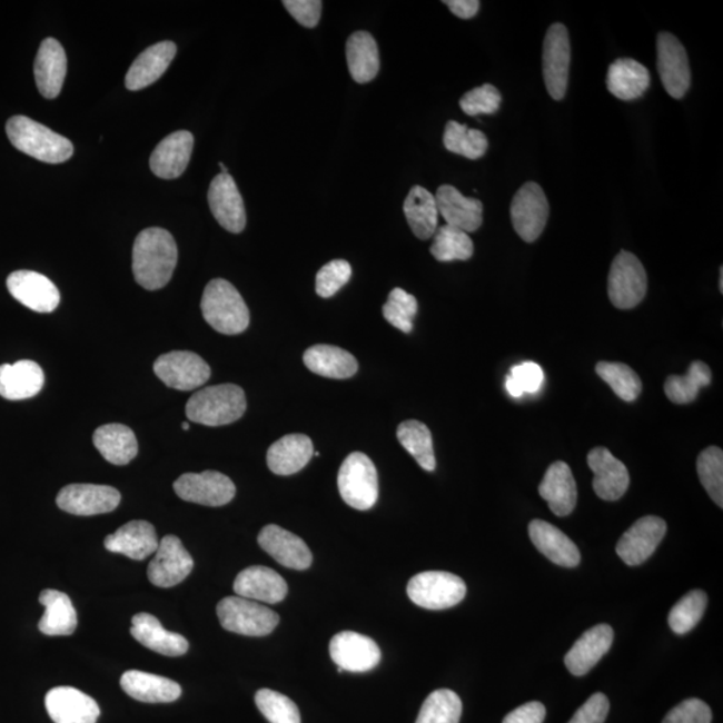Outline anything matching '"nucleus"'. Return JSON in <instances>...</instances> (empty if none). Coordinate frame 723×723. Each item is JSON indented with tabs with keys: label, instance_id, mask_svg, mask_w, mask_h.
<instances>
[{
	"label": "nucleus",
	"instance_id": "obj_1",
	"mask_svg": "<svg viewBox=\"0 0 723 723\" xmlns=\"http://www.w3.org/2000/svg\"><path fill=\"white\" fill-rule=\"evenodd\" d=\"M179 259L172 235L162 228H148L138 234L133 246L135 279L145 289L155 291L172 279Z\"/></svg>",
	"mask_w": 723,
	"mask_h": 723
},
{
	"label": "nucleus",
	"instance_id": "obj_2",
	"mask_svg": "<svg viewBox=\"0 0 723 723\" xmlns=\"http://www.w3.org/2000/svg\"><path fill=\"white\" fill-rule=\"evenodd\" d=\"M6 131L12 147L39 161L61 164L75 153L68 138L26 116L10 118Z\"/></svg>",
	"mask_w": 723,
	"mask_h": 723
},
{
	"label": "nucleus",
	"instance_id": "obj_3",
	"mask_svg": "<svg viewBox=\"0 0 723 723\" xmlns=\"http://www.w3.org/2000/svg\"><path fill=\"white\" fill-rule=\"evenodd\" d=\"M247 399L238 385L206 387L189 398L186 412L192 423L204 426H225L245 416Z\"/></svg>",
	"mask_w": 723,
	"mask_h": 723
},
{
	"label": "nucleus",
	"instance_id": "obj_4",
	"mask_svg": "<svg viewBox=\"0 0 723 723\" xmlns=\"http://www.w3.org/2000/svg\"><path fill=\"white\" fill-rule=\"evenodd\" d=\"M202 317L217 333L238 335L249 326V310L238 289L225 279L210 280L201 299Z\"/></svg>",
	"mask_w": 723,
	"mask_h": 723
},
{
	"label": "nucleus",
	"instance_id": "obj_5",
	"mask_svg": "<svg viewBox=\"0 0 723 723\" xmlns=\"http://www.w3.org/2000/svg\"><path fill=\"white\" fill-rule=\"evenodd\" d=\"M338 488L341 498L351 508L369 511L376 505L379 486L378 472L364 453L355 452L340 465Z\"/></svg>",
	"mask_w": 723,
	"mask_h": 723
},
{
	"label": "nucleus",
	"instance_id": "obj_6",
	"mask_svg": "<svg viewBox=\"0 0 723 723\" xmlns=\"http://www.w3.org/2000/svg\"><path fill=\"white\" fill-rule=\"evenodd\" d=\"M222 628L246 636H266L278 627L280 617L271 608L240 596H227L217 604Z\"/></svg>",
	"mask_w": 723,
	"mask_h": 723
},
{
	"label": "nucleus",
	"instance_id": "obj_7",
	"mask_svg": "<svg viewBox=\"0 0 723 723\" xmlns=\"http://www.w3.org/2000/svg\"><path fill=\"white\" fill-rule=\"evenodd\" d=\"M407 595L418 607L438 611L457 606L466 595L462 577L444 571H427L410 578Z\"/></svg>",
	"mask_w": 723,
	"mask_h": 723
},
{
	"label": "nucleus",
	"instance_id": "obj_8",
	"mask_svg": "<svg viewBox=\"0 0 723 723\" xmlns=\"http://www.w3.org/2000/svg\"><path fill=\"white\" fill-rule=\"evenodd\" d=\"M647 274L634 254H617L608 275V298L620 310H631L646 297Z\"/></svg>",
	"mask_w": 723,
	"mask_h": 723
},
{
	"label": "nucleus",
	"instance_id": "obj_9",
	"mask_svg": "<svg viewBox=\"0 0 723 723\" xmlns=\"http://www.w3.org/2000/svg\"><path fill=\"white\" fill-rule=\"evenodd\" d=\"M571 43L562 23L552 24L544 39L543 76L545 88L554 100H563L568 88Z\"/></svg>",
	"mask_w": 723,
	"mask_h": 723
},
{
	"label": "nucleus",
	"instance_id": "obj_10",
	"mask_svg": "<svg viewBox=\"0 0 723 723\" xmlns=\"http://www.w3.org/2000/svg\"><path fill=\"white\" fill-rule=\"evenodd\" d=\"M548 216L549 204L542 187L536 182L524 184L511 206L512 226L517 235L524 241H536L547 226Z\"/></svg>",
	"mask_w": 723,
	"mask_h": 723
},
{
	"label": "nucleus",
	"instance_id": "obj_11",
	"mask_svg": "<svg viewBox=\"0 0 723 723\" xmlns=\"http://www.w3.org/2000/svg\"><path fill=\"white\" fill-rule=\"evenodd\" d=\"M153 369L164 384L180 392L199 389L210 378L209 365L192 351L164 354L155 361Z\"/></svg>",
	"mask_w": 723,
	"mask_h": 723
},
{
	"label": "nucleus",
	"instance_id": "obj_12",
	"mask_svg": "<svg viewBox=\"0 0 723 723\" xmlns=\"http://www.w3.org/2000/svg\"><path fill=\"white\" fill-rule=\"evenodd\" d=\"M174 488L184 502L206 506L227 505L236 495L232 479L215 471L186 473L176 479Z\"/></svg>",
	"mask_w": 723,
	"mask_h": 723
},
{
	"label": "nucleus",
	"instance_id": "obj_13",
	"mask_svg": "<svg viewBox=\"0 0 723 723\" xmlns=\"http://www.w3.org/2000/svg\"><path fill=\"white\" fill-rule=\"evenodd\" d=\"M121 503V493L113 486L71 484L57 496V505L76 516H96L113 512Z\"/></svg>",
	"mask_w": 723,
	"mask_h": 723
},
{
	"label": "nucleus",
	"instance_id": "obj_14",
	"mask_svg": "<svg viewBox=\"0 0 723 723\" xmlns=\"http://www.w3.org/2000/svg\"><path fill=\"white\" fill-rule=\"evenodd\" d=\"M656 56H658V72L663 88L667 93L681 100L685 97L692 83L686 49L670 32H661L656 39Z\"/></svg>",
	"mask_w": 723,
	"mask_h": 723
},
{
	"label": "nucleus",
	"instance_id": "obj_15",
	"mask_svg": "<svg viewBox=\"0 0 723 723\" xmlns=\"http://www.w3.org/2000/svg\"><path fill=\"white\" fill-rule=\"evenodd\" d=\"M194 565V558L184 547L180 538L168 535L162 538L159 548L155 552L153 561L149 563L148 577L156 587H175L186 581Z\"/></svg>",
	"mask_w": 723,
	"mask_h": 723
},
{
	"label": "nucleus",
	"instance_id": "obj_16",
	"mask_svg": "<svg viewBox=\"0 0 723 723\" xmlns=\"http://www.w3.org/2000/svg\"><path fill=\"white\" fill-rule=\"evenodd\" d=\"M330 655L339 668L350 673H367L379 665L383 654L372 637L344 631L330 642Z\"/></svg>",
	"mask_w": 723,
	"mask_h": 723
},
{
	"label": "nucleus",
	"instance_id": "obj_17",
	"mask_svg": "<svg viewBox=\"0 0 723 723\" xmlns=\"http://www.w3.org/2000/svg\"><path fill=\"white\" fill-rule=\"evenodd\" d=\"M667 524L658 516L640 518L616 544V554L622 561L636 567L654 554L666 536Z\"/></svg>",
	"mask_w": 723,
	"mask_h": 723
},
{
	"label": "nucleus",
	"instance_id": "obj_18",
	"mask_svg": "<svg viewBox=\"0 0 723 723\" xmlns=\"http://www.w3.org/2000/svg\"><path fill=\"white\" fill-rule=\"evenodd\" d=\"M210 212L219 225L231 234L245 231L247 215L245 201L231 175H217L208 190Z\"/></svg>",
	"mask_w": 723,
	"mask_h": 723
},
{
	"label": "nucleus",
	"instance_id": "obj_19",
	"mask_svg": "<svg viewBox=\"0 0 723 723\" xmlns=\"http://www.w3.org/2000/svg\"><path fill=\"white\" fill-rule=\"evenodd\" d=\"M8 288L12 298L36 313H52L61 301L55 283L34 271L12 273L8 278Z\"/></svg>",
	"mask_w": 723,
	"mask_h": 723
},
{
	"label": "nucleus",
	"instance_id": "obj_20",
	"mask_svg": "<svg viewBox=\"0 0 723 723\" xmlns=\"http://www.w3.org/2000/svg\"><path fill=\"white\" fill-rule=\"evenodd\" d=\"M260 548L273 556L283 567L305 571L311 567L313 554L308 545L297 535L279 525L269 524L258 536Z\"/></svg>",
	"mask_w": 723,
	"mask_h": 723
},
{
	"label": "nucleus",
	"instance_id": "obj_21",
	"mask_svg": "<svg viewBox=\"0 0 723 723\" xmlns=\"http://www.w3.org/2000/svg\"><path fill=\"white\" fill-rule=\"evenodd\" d=\"M590 469L594 472V491L604 502H616L624 496L630 485V473L621 459L603 446L591 450L587 457Z\"/></svg>",
	"mask_w": 723,
	"mask_h": 723
},
{
	"label": "nucleus",
	"instance_id": "obj_22",
	"mask_svg": "<svg viewBox=\"0 0 723 723\" xmlns=\"http://www.w3.org/2000/svg\"><path fill=\"white\" fill-rule=\"evenodd\" d=\"M44 703L56 723H96L101 714L100 706L91 696L69 686L50 690Z\"/></svg>",
	"mask_w": 723,
	"mask_h": 723
},
{
	"label": "nucleus",
	"instance_id": "obj_23",
	"mask_svg": "<svg viewBox=\"0 0 723 723\" xmlns=\"http://www.w3.org/2000/svg\"><path fill=\"white\" fill-rule=\"evenodd\" d=\"M614 630L608 624H597L575 642L565 655L564 663L575 676L586 675L601 662L613 646Z\"/></svg>",
	"mask_w": 723,
	"mask_h": 723
},
{
	"label": "nucleus",
	"instance_id": "obj_24",
	"mask_svg": "<svg viewBox=\"0 0 723 723\" xmlns=\"http://www.w3.org/2000/svg\"><path fill=\"white\" fill-rule=\"evenodd\" d=\"M234 591L249 601L276 604L286 600L288 586L278 572L265 565H252L236 576Z\"/></svg>",
	"mask_w": 723,
	"mask_h": 723
},
{
	"label": "nucleus",
	"instance_id": "obj_25",
	"mask_svg": "<svg viewBox=\"0 0 723 723\" xmlns=\"http://www.w3.org/2000/svg\"><path fill=\"white\" fill-rule=\"evenodd\" d=\"M194 143V135L189 131H175L157 145L150 156V169L160 179H177L186 172L190 156H192Z\"/></svg>",
	"mask_w": 723,
	"mask_h": 723
},
{
	"label": "nucleus",
	"instance_id": "obj_26",
	"mask_svg": "<svg viewBox=\"0 0 723 723\" xmlns=\"http://www.w3.org/2000/svg\"><path fill=\"white\" fill-rule=\"evenodd\" d=\"M436 197L438 214L444 217L446 225L462 229V231L476 232L483 226V202L465 197L452 186H442Z\"/></svg>",
	"mask_w": 723,
	"mask_h": 723
},
{
	"label": "nucleus",
	"instance_id": "obj_27",
	"mask_svg": "<svg viewBox=\"0 0 723 723\" xmlns=\"http://www.w3.org/2000/svg\"><path fill=\"white\" fill-rule=\"evenodd\" d=\"M68 58L63 46L55 38H46L38 50L34 63L37 88L48 100H55L61 93Z\"/></svg>",
	"mask_w": 723,
	"mask_h": 723
},
{
	"label": "nucleus",
	"instance_id": "obj_28",
	"mask_svg": "<svg viewBox=\"0 0 723 723\" xmlns=\"http://www.w3.org/2000/svg\"><path fill=\"white\" fill-rule=\"evenodd\" d=\"M159 544L153 525L142 521L129 522L105 538V548L135 561L153 555Z\"/></svg>",
	"mask_w": 723,
	"mask_h": 723
},
{
	"label": "nucleus",
	"instance_id": "obj_29",
	"mask_svg": "<svg viewBox=\"0 0 723 723\" xmlns=\"http://www.w3.org/2000/svg\"><path fill=\"white\" fill-rule=\"evenodd\" d=\"M176 52L177 46L170 41L156 43L142 51L131 63L128 75L125 77L127 89L137 91L159 81L169 65L172 63Z\"/></svg>",
	"mask_w": 723,
	"mask_h": 723
},
{
	"label": "nucleus",
	"instance_id": "obj_30",
	"mask_svg": "<svg viewBox=\"0 0 723 723\" xmlns=\"http://www.w3.org/2000/svg\"><path fill=\"white\" fill-rule=\"evenodd\" d=\"M538 493L556 516L571 515L577 503V486L570 466L563 462L552 464L545 472Z\"/></svg>",
	"mask_w": 723,
	"mask_h": 723
},
{
	"label": "nucleus",
	"instance_id": "obj_31",
	"mask_svg": "<svg viewBox=\"0 0 723 723\" xmlns=\"http://www.w3.org/2000/svg\"><path fill=\"white\" fill-rule=\"evenodd\" d=\"M130 634L142 646L161 655L181 656L189 648V643L186 637L180 634L170 633V631L162 627V624L156 616L147 613L133 616Z\"/></svg>",
	"mask_w": 723,
	"mask_h": 723
},
{
	"label": "nucleus",
	"instance_id": "obj_32",
	"mask_svg": "<svg viewBox=\"0 0 723 723\" xmlns=\"http://www.w3.org/2000/svg\"><path fill=\"white\" fill-rule=\"evenodd\" d=\"M528 531L532 543L552 563L565 568L577 567L581 563L582 556L576 544L555 525L534 521L531 522Z\"/></svg>",
	"mask_w": 723,
	"mask_h": 723
},
{
	"label": "nucleus",
	"instance_id": "obj_33",
	"mask_svg": "<svg viewBox=\"0 0 723 723\" xmlns=\"http://www.w3.org/2000/svg\"><path fill=\"white\" fill-rule=\"evenodd\" d=\"M314 445L305 434H288L271 445L267 452L269 471L278 476H291L310 463Z\"/></svg>",
	"mask_w": 723,
	"mask_h": 723
},
{
	"label": "nucleus",
	"instance_id": "obj_34",
	"mask_svg": "<svg viewBox=\"0 0 723 723\" xmlns=\"http://www.w3.org/2000/svg\"><path fill=\"white\" fill-rule=\"evenodd\" d=\"M44 385L42 367L32 360L0 366V396L22 400L37 396Z\"/></svg>",
	"mask_w": 723,
	"mask_h": 723
},
{
	"label": "nucleus",
	"instance_id": "obj_35",
	"mask_svg": "<svg viewBox=\"0 0 723 723\" xmlns=\"http://www.w3.org/2000/svg\"><path fill=\"white\" fill-rule=\"evenodd\" d=\"M121 687L131 699L145 703H169L180 699L179 683L166 676L130 670L121 676Z\"/></svg>",
	"mask_w": 723,
	"mask_h": 723
},
{
	"label": "nucleus",
	"instance_id": "obj_36",
	"mask_svg": "<svg viewBox=\"0 0 723 723\" xmlns=\"http://www.w3.org/2000/svg\"><path fill=\"white\" fill-rule=\"evenodd\" d=\"M651 83L650 71L635 59L621 58L610 66L607 88L611 95L622 101L641 98Z\"/></svg>",
	"mask_w": 723,
	"mask_h": 723
},
{
	"label": "nucleus",
	"instance_id": "obj_37",
	"mask_svg": "<svg viewBox=\"0 0 723 723\" xmlns=\"http://www.w3.org/2000/svg\"><path fill=\"white\" fill-rule=\"evenodd\" d=\"M304 360L307 369L320 377L347 379L358 372V361L354 355L337 346L317 345L307 348Z\"/></svg>",
	"mask_w": 723,
	"mask_h": 723
},
{
	"label": "nucleus",
	"instance_id": "obj_38",
	"mask_svg": "<svg viewBox=\"0 0 723 723\" xmlns=\"http://www.w3.org/2000/svg\"><path fill=\"white\" fill-rule=\"evenodd\" d=\"M39 603L44 607V615L38 624L42 634L65 636L75 633L78 616L68 595L57 590H44L39 596Z\"/></svg>",
	"mask_w": 723,
	"mask_h": 723
},
{
	"label": "nucleus",
	"instance_id": "obj_39",
	"mask_svg": "<svg viewBox=\"0 0 723 723\" xmlns=\"http://www.w3.org/2000/svg\"><path fill=\"white\" fill-rule=\"evenodd\" d=\"M93 443L108 463L122 466L135 459L138 453L136 434L121 424H108L95 432Z\"/></svg>",
	"mask_w": 723,
	"mask_h": 723
},
{
	"label": "nucleus",
	"instance_id": "obj_40",
	"mask_svg": "<svg viewBox=\"0 0 723 723\" xmlns=\"http://www.w3.org/2000/svg\"><path fill=\"white\" fill-rule=\"evenodd\" d=\"M346 58L348 71L355 82L367 83L378 76L380 66L378 44L369 32L357 31L348 38Z\"/></svg>",
	"mask_w": 723,
	"mask_h": 723
},
{
	"label": "nucleus",
	"instance_id": "obj_41",
	"mask_svg": "<svg viewBox=\"0 0 723 723\" xmlns=\"http://www.w3.org/2000/svg\"><path fill=\"white\" fill-rule=\"evenodd\" d=\"M404 214L418 239L427 240L436 234L439 215L436 197L426 188L416 186L410 189L404 202Z\"/></svg>",
	"mask_w": 723,
	"mask_h": 723
},
{
	"label": "nucleus",
	"instance_id": "obj_42",
	"mask_svg": "<svg viewBox=\"0 0 723 723\" xmlns=\"http://www.w3.org/2000/svg\"><path fill=\"white\" fill-rule=\"evenodd\" d=\"M397 437L399 444L416 459L420 468L426 472L436 469V455H434L429 427L419 420H405L398 426Z\"/></svg>",
	"mask_w": 723,
	"mask_h": 723
},
{
	"label": "nucleus",
	"instance_id": "obj_43",
	"mask_svg": "<svg viewBox=\"0 0 723 723\" xmlns=\"http://www.w3.org/2000/svg\"><path fill=\"white\" fill-rule=\"evenodd\" d=\"M712 383V370L701 360L690 365L686 376H670L665 383L666 396L676 405L692 404L699 397L702 387Z\"/></svg>",
	"mask_w": 723,
	"mask_h": 723
},
{
	"label": "nucleus",
	"instance_id": "obj_44",
	"mask_svg": "<svg viewBox=\"0 0 723 723\" xmlns=\"http://www.w3.org/2000/svg\"><path fill=\"white\" fill-rule=\"evenodd\" d=\"M444 145L452 153L466 157L469 160H478L488 150L489 142L483 131L449 121L445 127Z\"/></svg>",
	"mask_w": 723,
	"mask_h": 723
},
{
	"label": "nucleus",
	"instance_id": "obj_45",
	"mask_svg": "<svg viewBox=\"0 0 723 723\" xmlns=\"http://www.w3.org/2000/svg\"><path fill=\"white\" fill-rule=\"evenodd\" d=\"M434 259L438 261L469 260L475 252V246L469 235L462 229L445 225L434 234L430 247Z\"/></svg>",
	"mask_w": 723,
	"mask_h": 723
},
{
	"label": "nucleus",
	"instance_id": "obj_46",
	"mask_svg": "<svg viewBox=\"0 0 723 723\" xmlns=\"http://www.w3.org/2000/svg\"><path fill=\"white\" fill-rule=\"evenodd\" d=\"M463 702L448 689L436 690L424 702L416 723H459Z\"/></svg>",
	"mask_w": 723,
	"mask_h": 723
},
{
	"label": "nucleus",
	"instance_id": "obj_47",
	"mask_svg": "<svg viewBox=\"0 0 723 723\" xmlns=\"http://www.w3.org/2000/svg\"><path fill=\"white\" fill-rule=\"evenodd\" d=\"M596 374L626 403H634L641 396L642 380L630 366L620 361H600Z\"/></svg>",
	"mask_w": 723,
	"mask_h": 723
},
{
	"label": "nucleus",
	"instance_id": "obj_48",
	"mask_svg": "<svg viewBox=\"0 0 723 723\" xmlns=\"http://www.w3.org/2000/svg\"><path fill=\"white\" fill-rule=\"evenodd\" d=\"M707 607V595L701 590L690 591L675 604L668 615V626L675 634L685 635L702 620Z\"/></svg>",
	"mask_w": 723,
	"mask_h": 723
},
{
	"label": "nucleus",
	"instance_id": "obj_49",
	"mask_svg": "<svg viewBox=\"0 0 723 723\" xmlns=\"http://www.w3.org/2000/svg\"><path fill=\"white\" fill-rule=\"evenodd\" d=\"M696 471L703 488L713 502L723 506V452L719 446H709L696 459Z\"/></svg>",
	"mask_w": 723,
	"mask_h": 723
},
{
	"label": "nucleus",
	"instance_id": "obj_50",
	"mask_svg": "<svg viewBox=\"0 0 723 723\" xmlns=\"http://www.w3.org/2000/svg\"><path fill=\"white\" fill-rule=\"evenodd\" d=\"M384 317L399 331L409 334L418 313V301L403 288H394L383 307Z\"/></svg>",
	"mask_w": 723,
	"mask_h": 723
},
{
	"label": "nucleus",
	"instance_id": "obj_51",
	"mask_svg": "<svg viewBox=\"0 0 723 723\" xmlns=\"http://www.w3.org/2000/svg\"><path fill=\"white\" fill-rule=\"evenodd\" d=\"M256 706L271 723H300L299 709L295 703L274 690L261 689L255 695Z\"/></svg>",
	"mask_w": 723,
	"mask_h": 723
},
{
	"label": "nucleus",
	"instance_id": "obj_52",
	"mask_svg": "<svg viewBox=\"0 0 723 723\" xmlns=\"http://www.w3.org/2000/svg\"><path fill=\"white\" fill-rule=\"evenodd\" d=\"M543 380L542 367L535 361H524L522 365L512 367L509 376L506 377L505 387L512 397L521 398L524 393H537L543 385Z\"/></svg>",
	"mask_w": 723,
	"mask_h": 723
},
{
	"label": "nucleus",
	"instance_id": "obj_53",
	"mask_svg": "<svg viewBox=\"0 0 723 723\" xmlns=\"http://www.w3.org/2000/svg\"><path fill=\"white\" fill-rule=\"evenodd\" d=\"M353 268L346 260H333L321 267L317 274L315 289L321 298H331L351 279Z\"/></svg>",
	"mask_w": 723,
	"mask_h": 723
},
{
	"label": "nucleus",
	"instance_id": "obj_54",
	"mask_svg": "<svg viewBox=\"0 0 723 723\" xmlns=\"http://www.w3.org/2000/svg\"><path fill=\"white\" fill-rule=\"evenodd\" d=\"M502 93L491 83L473 89L459 100V107L468 116L495 115L502 105Z\"/></svg>",
	"mask_w": 723,
	"mask_h": 723
},
{
	"label": "nucleus",
	"instance_id": "obj_55",
	"mask_svg": "<svg viewBox=\"0 0 723 723\" xmlns=\"http://www.w3.org/2000/svg\"><path fill=\"white\" fill-rule=\"evenodd\" d=\"M713 714L705 702L690 699L670 710L662 723H712Z\"/></svg>",
	"mask_w": 723,
	"mask_h": 723
},
{
	"label": "nucleus",
	"instance_id": "obj_56",
	"mask_svg": "<svg viewBox=\"0 0 723 723\" xmlns=\"http://www.w3.org/2000/svg\"><path fill=\"white\" fill-rule=\"evenodd\" d=\"M283 6L295 21L305 26V28L314 29L320 21L321 6L324 3L320 0H285Z\"/></svg>",
	"mask_w": 723,
	"mask_h": 723
},
{
	"label": "nucleus",
	"instance_id": "obj_57",
	"mask_svg": "<svg viewBox=\"0 0 723 723\" xmlns=\"http://www.w3.org/2000/svg\"><path fill=\"white\" fill-rule=\"evenodd\" d=\"M610 712V701L606 695L596 693L577 710L568 723H604Z\"/></svg>",
	"mask_w": 723,
	"mask_h": 723
},
{
	"label": "nucleus",
	"instance_id": "obj_58",
	"mask_svg": "<svg viewBox=\"0 0 723 723\" xmlns=\"http://www.w3.org/2000/svg\"><path fill=\"white\" fill-rule=\"evenodd\" d=\"M547 710L542 702H528L505 716L503 723H543Z\"/></svg>",
	"mask_w": 723,
	"mask_h": 723
},
{
	"label": "nucleus",
	"instance_id": "obj_59",
	"mask_svg": "<svg viewBox=\"0 0 723 723\" xmlns=\"http://www.w3.org/2000/svg\"><path fill=\"white\" fill-rule=\"evenodd\" d=\"M444 3L448 6L453 14L462 19L476 17L479 10L478 0H446Z\"/></svg>",
	"mask_w": 723,
	"mask_h": 723
},
{
	"label": "nucleus",
	"instance_id": "obj_60",
	"mask_svg": "<svg viewBox=\"0 0 723 723\" xmlns=\"http://www.w3.org/2000/svg\"><path fill=\"white\" fill-rule=\"evenodd\" d=\"M219 167H220V169H221V174H222V175H228V169H227V167L225 166V164L220 162V164H219Z\"/></svg>",
	"mask_w": 723,
	"mask_h": 723
},
{
	"label": "nucleus",
	"instance_id": "obj_61",
	"mask_svg": "<svg viewBox=\"0 0 723 723\" xmlns=\"http://www.w3.org/2000/svg\"><path fill=\"white\" fill-rule=\"evenodd\" d=\"M720 289L721 293H723V268L721 267V274H720Z\"/></svg>",
	"mask_w": 723,
	"mask_h": 723
},
{
	"label": "nucleus",
	"instance_id": "obj_62",
	"mask_svg": "<svg viewBox=\"0 0 723 723\" xmlns=\"http://www.w3.org/2000/svg\"><path fill=\"white\" fill-rule=\"evenodd\" d=\"M182 429H184V430H189V424H188V423H184V424H182Z\"/></svg>",
	"mask_w": 723,
	"mask_h": 723
}]
</instances>
